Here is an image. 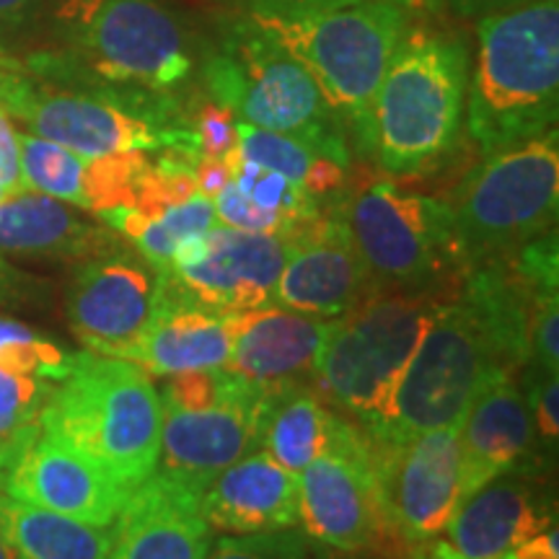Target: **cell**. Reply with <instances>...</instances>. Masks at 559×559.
I'll use <instances>...</instances> for the list:
<instances>
[{"label": "cell", "instance_id": "obj_29", "mask_svg": "<svg viewBox=\"0 0 559 559\" xmlns=\"http://www.w3.org/2000/svg\"><path fill=\"white\" fill-rule=\"evenodd\" d=\"M21 185L24 190L41 192L47 198L86 210V171L88 158L62 148L39 135H19Z\"/></svg>", "mask_w": 559, "mask_h": 559}, {"label": "cell", "instance_id": "obj_28", "mask_svg": "<svg viewBox=\"0 0 559 559\" xmlns=\"http://www.w3.org/2000/svg\"><path fill=\"white\" fill-rule=\"evenodd\" d=\"M236 151L241 158L251 160V164L264 166V169L283 174L293 185L304 187L311 198H326L342 190L345 185V164L337 158L326 156L313 148V145L304 143V140L283 135V132H272L254 128V124L241 122L236 124Z\"/></svg>", "mask_w": 559, "mask_h": 559}, {"label": "cell", "instance_id": "obj_39", "mask_svg": "<svg viewBox=\"0 0 559 559\" xmlns=\"http://www.w3.org/2000/svg\"><path fill=\"white\" fill-rule=\"evenodd\" d=\"M428 3L432 9L451 13V16L481 21L487 16H495V13H506L521 9V5L536 3V0H428Z\"/></svg>", "mask_w": 559, "mask_h": 559}, {"label": "cell", "instance_id": "obj_24", "mask_svg": "<svg viewBox=\"0 0 559 559\" xmlns=\"http://www.w3.org/2000/svg\"><path fill=\"white\" fill-rule=\"evenodd\" d=\"M115 249L111 230L75 215L66 202L19 190L0 200V251L39 260H96Z\"/></svg>", "mask_w": 559, "mask_h": 559}, {"label": "cell", "instance_id": "obj_7", "mask_svg": "<svg viewBox=\"0 0 559 559\" xmlns=\"http://www.w3.org/2000/svg\"><path fill=\"white\" fill-rule=\"evenodd\" d=\"M205 83L236 120L304 140L347 166L342 117L324 99L309 70L243 13L207 55Z\"/></svg>", "mask_w": 559, "mask_h": 559}, {"label": "cell", "instance_id": "obj_36", "mask_svg": "<svg viewBox=\"0 0 559 559\" xmlns=\"http://www.w3.org/2000/svg\"><path fill=\"white\" fill-rule=\"evenodd\" d=\"M559 298L551 296L536 309L531 321L528 337V360L536 362L542 373L557 376L559 366Z\"/></svg>", "mask_w": 559, "mask_h": 559}, {"label": "cell", "instance_id": "obj_11", "mask_svg": "<svg viewBox=\"0 0 559 559\" xmlns=\"http://www.w3.org/2000/svg\"><path fill=\"white\" fill-rule=\"evenodd\" d=\"M58 19L73 58H55L99 83L166 91L190 75L185 32L160 0H62Z\"/></svg>", "mask_w": 559, "mask_h": 559}, {"label": "cell", "instance_id": "obj_45", "mask_svg": "<svg viewBox=\"0 0 559 559\" xmlns=\"http://www.w3.org/2000/svg\"><path fill=\"white\" fill-rule=\"evenodd\" d=\"M5 194H11V192H5V190H0V200H3V198H5Z\"/></svg>", "mask_w": 559, "mask_h": 559}, {"label": "cell", "instance_id": "obj_27", "mask_svg": "<svg viewBox=\"0 0 559 559\" xmlns=\"http://www.w3.org/2000/svg\"><path fill=\"white\" fill-rule=\"evenodd\" d=\"M340 415L313 389H267L262 417V451L285 472L298 474L330 445Z\"/></svg>", "mask_w": 559, "mask_h": 559}, {"label": "cell", "instance_id": "obj_4", "mask_svg": "<svg viewBox=\"0 0 559 559\" xmlns=\"http://www.w3.org/2000/svg\"><path fill=\"white\" fill-rule=\"evenodd\" d=\"M39 423L124 492L156 472L164 407L151 376L135 362L91 349L73 355L41 404Z\"/></svg>", "mask_w": 559, "mask_h": 559}, {"label": "cell", "instance_id": "obj_18", "mask_svg": "<svg viewBox=\"0 0 559 559\" xmlns=\"http://www.w3.org/2000/svg\"><path fill=\"white\" fill-rule=\"evenodd\" d=\"M264 402L267 389L221 407H164L156 472L205 489L215 474L260 451Z\"/></svg>", "mask_w": 559, "mask_h": 559}, {"label": "cell", "instance_id": "obj_20", "mask_svg": "<svg viewBox=\"0 0 559 559\" xmlns=\"http://www.w3.org/2000/svg\"><path fill=\"white\" fill-rule=\"evenodd\" d=\"M334 319H317L290 309L236 313L234 345L226 368L262 389L298 386L313 379Z\"/></svg>", "mask_w": 559, "mask_h": 559}, {"label": "cell", "instance_id": "obj_8", "mask_svg": "<svg viewBox=\"0 0 559 559\" xmlns=\"http://www.w3.org/2000/svg\"><path fill=\"white\" fill-rule=\"evenodd\" d=\"M337 215L379 293L440 296L453 280L464 283L466 262L449 202L376 179L355 192Z\"/></svg>", "mask_w": 559, "mask_h": 559}, {"label": "cell", "instance_id": "obj_41", "mask_svg": "<svg viewBox=\"0 0 559 559\" xmlns=\"http://www.w3.org/2000/svg\"><path fill=\"white\" fill-rule=\"evenodd\" d=\"M39 0H0V26H19L32 16Z\"/></svg>", "mask_w": 559, "mask_h": 559}, {"label": "cell", "instance_id": "obj_10", "mask_svg": "<svg viewBox=\"0 0 559 559\" xmlns=\"http://www.w3.org/2000/svg\"><path fill=\"white\" fill-rule=\"evenodd\" d=\"M559 207L557 130L489 153L453 202V226L466 272L515 254L555 230Z\"/></svg>", "mask_w": 559, "mask_h": 559}, {"label": "cell", "instance_id": "obj_31", "mask_svg": "<svg viewBox=\"0 0 559 559\" xmlns=\"http://www.w3.org/2000/svg\"><path fill=\"white\" fill-rule=\"evenodd\" d=\"M262 386L249 383L241 376L230 373L228 368L190 370V373L169 376L160 391V407L169 409H207L221 404L241 402L254 396Z\"/></svg>", "mask_w": 559, "mask_h": 559}, {"label": "cell", "instance_id": "obj_16", "mask_svg": "<svg viewBox=\"0 0 559 559\" xmlns=\"http://www.w3.org/2000/svg\"><path fill=\"white\" fill-rule=\"evenodd\" d=\"M169 306L164 272L128 257L88 260L68 290V319L91 353L122 358Z\"/></svg>", "mask_w": 559, "mask_h": 559}, {"label": "cell", "instance_id": "obj_22", "mask_svg": "<svg viewBox=\"0 0 559 559\" xmlns=\"http://www.w3.org/2000/svg\"><path fill=\"white\" fill-rule=\"evenodd\" d=\"M534 443V417L513 376L492 381L459 423L461 500L500 474L526 464Z\"/></svg>", "mask_w": 559, "mask_h": 559}, {"label": "cell", "instance_id": "obj_21", "mask_svg": "<svg viewBox=\"0 0 559 559\" xmlns=\"http://www.w3.org/2000/svg\"><path fill=\"white\" fill-rule=\"evenodd\" d=\"M549 528L547 508L515 469L459 502L443 531V544L461 559H515L531 539Z\"/></svg>", "mask_w": 559, "mask_h": 559}, {"label": "cell", "instance_id": "obj_1", "mask_svg": "<svg viewBox=\"0 0 559 559\" xmlns=\"http://www.w3.org/2000/svg\"><path fill=\"white\" fill-rule=\"evenodd\" d=\"M243 16L309 70L330 107L360 140L383 70L407 32V5L391 0H247Z\"/></svg>", "mask_w": 559, "mask_h": 559}, {"label": "cell", "instance_id": "obj_35", "mask_svg": "<svg viewBox=\"0 0 559 559\" xmlns=\"http://www.w3.org/2000/svg\"><path fill=\"white\" fill-rule=\"evenodd\" d=\"M236 115L226 107H221L218 102L205 104L194 117V135H198L200 156L210 158H226L230 151L236 148Z\"/></svg>", "mask_w": 559, "mask_h": 559}, {"label": "cell", "instance_id": "obj_12", "mask_svg": "<svg viewBox=\"0 0 559 559\" xmlns=\"http://www.w3.org/2000/svg\"><path fill=\"white\" fill-rule=\"evenodd\" d=\"M370 449L383 526L417 547L436 542L461 502L459 428L370 438Z\"/></svg>", "mask_w": 559, "mask_h": 559}, {"label": "cell", "instance_id": "obj_34", "mask_svg": "<svg viewBox=\"0 0 559 559\" xmlns=\"http://www.w3.org/2000/svg\"><path fill=\"white\" fill-rule=\"evenodd\" d=\"M205 559H306L293 536L272 534H230L210 544Z\"/></svg>", "mask_w": 559, "mask_h": 559}, {"label": "cell", "instance_id": "obj_2", "mask_svg": "<svg viewBox=\"0 0 559 559\" xmlns=\"http://www.w3.org/2000/svg\"><path fill=\"white\" fill-rule=\"evenodd\" d=\"M466 94V124L485 156L557 130L559 0L477 21Z\"/></svg>", "mask_w": 559, "mask_h": 559}, {"label": "cell", "instance_id": "obj_42", "mask_svg": "<svg viewBox=\"0 0 559 559\" xmlns=\"http://www.w3.org/2000/svg\"><path fill=\"white\" fill-rule=\"evenodd\" d=\"M419 549L415 559H461L459 555H453V551L445 547L443 542H428V544H419Z\"/></svg>", "mask_w": 559, "mask_h": 559}, {"label": "cell", "instance_id": "obj_9", "mask_svg": "<svg viewBox=\"0 0 559 559\" xmlns=\"http://www.w3.org/2000/svg\"><path fill=\"white\" fill-rule=\"evenodd\" d=\"M519 368L498 332L466 298L443 304L419 340L383 440L459 428L479 391Z\"/></svg>", "mask_w": 559, "mask_h": 559}, {"label": "cell", "instance_id": "obj_44", "mask_svg": "<svg viewBox=\"0 0 559 559\" xmlns=\"http://www.w3.org/2000/svg\"><path fill=\"white\" fill-rule=\"evenodd\" d=\"M391 3H400V5H417V3H423V0H391Z\"/></svg>", "mask_w": 559, "mask_h": 559}, {"label": "cell", "instance_id": "obj_40", "mask_svg": "<svg viewBox=\"0 0 559 559\" xmlns=\"http://www.w3.org/2000/svg\"><path fill=\"white\" fill-rule=\"evenodd\" d=\"M228 181L230 169L223 158L200 156L198 164H194V185H198V194H205V198L213 200Z\"/></svg>", "mask_w": 559, "mask_h": 559}, {"label": "cell", "instance_id": "obj_26", "mask_svg": "<svg viewBox=\"0 0 559 559\" xmlns=\"http://www.w3.org/2000/svg\"><path fill=\"white\" fill-rule=\"evenodd\" d=\"M0 539L16 559H109L115 523L96 526L0 492Z\"/></svg>", "mask_w": 559, "mask_h": 559}, {"label": "cell", "instance_id": "obj_3", "mask_svg": "<svg viewBox=\"0 0 559 559\" xmlns=\"http://www.w3.org/2000/svg\"><path fill=\"white\" fill-rule=\"evenodd\" d=\"M466 86L469 50L464 39L407 26L370 102L362 151L396 177L430 169L456 145Z\"/></svg>", "mask_w": 559, "mask_h": 559}, {"label": "cell", "instance_id": "obj_19", "mask_svg": "<svg viewBox=\"0 0 559 559\" xmlns=\"http://www.w3.org/2000/svg\"><path fill=\"white\" fill-rule=\"evenodd\" d=\"M210 544L202 487L153 472L122 502L109 559H205Z\"/></svg>", "mask_w": 559, "mask_h": 559}, {"label": "cell", "instance_id": "obj_5", "mask_svg": "<svg viewBox=\"0 0 559 559\" xmlns=\"http://www.w3.org/2000/svg\"><path fill=\"white\" fill-rule=\"evenodd\" d=\"M0 107L83 158L111 153H181L200 158L194 128L164 91L99 83L60 88L0 62Z\"/></svg>", "mask_w": 559, "mask_h": 559}, {"label": "cell", "instance_id": "obj_14", "mask_svg": "<svg viewBox=\"0 0 559 559\" xmlns=\"http://www.w3.org/2000/svg\"><path fill=\"white\" fill-rule=\"evenodd\" d=\"M0 492L96 526H111L130 495L52 436L39 415L0 440Z\"/></svg>", "mask_w": 559, "mask_h": 559}, {"label": "cell", "instance_id": "obj_30", "mask_svg": "<svg viewBox=\"0 0 559 559\" xmlns=\"http://www.w3.org/2000/svg\"><path fill=\"white\" fill-rule=\"evenodd\" d=\"M223 160H226L230 169V181H234L254 205L270 210V213H280L296 228H304L309 226L311 221L321 218L319 200L311 198L304 187L285 179L283 174L251 164V160L241 158L236 148Z\"/></svg>", "mask_w": 559, "mask_h": 559}, {"label": "cell", "instance_id": "obj_23", "mask_svg": "<svg viewBox=\"0 0 559 559\" xmlns=\"http://www.w3.org/2000/svg\"><path fill=\"white\" fill-rule=\"evenodd\" d=\"M202 513L221 534L288 531L298 523V477L254 451L207 481Z\"/></svg>", "mask_w": 559, "mask_h": 559}, {"label": "cell", "instance_id": "obj_37", "mask_svg": "<svg viewBox=\"0 0 559 559\" xmlns=\"http://www.w3.org/2000/svg\"><path fill=\"white\" fill-rule=\"evenodd\" d=\"M528 404H534V412H531V417L536 419L534 428H539L542 438L547 440V443L555 445L557 443V432H559V417H557L559 379H557V376L542 373L539 386L531 391Z\"/></svg>", "mask_w": 559, "mask_h": 559}, {"label": "cell", "instance_id": "obj_38", "mask_svg": "<svg viewBox=\"0 0 559 559\" xmlns=\"http://www.w3.org/2000/svg\"><path fill=\"white\" fill-rule=\"evenodd\" d=\"M0 190L19 192L21 185V160H19V132L0 107Z\"/></svg>", "mask_w": 559, "mask_h": 559}, {"label": "cell", "instance_id": "obj_43", "mask_svg": "<svg viewBox=\"0 0 559 559\" xmlns=\"http://www.w3.org/2000/svg\"><path fill=\"white\" fill-rule=\"evenodd\" d=\"M0 559H16L13 557V551L9 549V544H5L3 539H0Z\"/></svg>", "mask_w": 559, "mask_h": 559}, {"label": "cell", "instance_id": "obj_17", "mask_svg": "<svg viewBox=\"0 0 559 559\" xmlns=\"http://www.w3.org/2000/svg\"><path fill=\"white\" fill-rule=\"evenodd\" d=\"M275 304L317 319H340L373 296L376 285L340 215L311 221L288 236Z\"/></svg>", "mask_w": 559, "mask_h": 559}, {"label": "cell", "instance_id": "obj_25", "mask_svg": "<svg viewBox=\"0 0 559 559\" xmlns=\"http://www.w3.org/2000/svg\"><path fill=\"white\" fill-rule=\"evenodd\" d=\"M234 332L236 313H215L200 306L181 304L169 290V306L158 313L148 332L122 355V360L135 362L148 376L226 368Z\"/></svg>", "mask_w": 559, "mask_h": 559}, {"label": "cell", "instance_id": "obj_6", "mask_svg": "<svg viewBox=\"0 0 559 559\" xmlns=\"http://www.w3.org/2000/svg\"><path fill=\"white\" fill-rule=\"evenodd\" d=\"M440 306L438 296L381 290L334 319L313 368L317 394L370 438H386L396 391Z\"/></svg>", "mask_w": 559, "mask_h": 559}, {"label": "cell", "instance_id": "obj_13", "mask_svg": "<svg viewBox=\"0 0 559 559\" xmlns=\"http://www.w3.org/2000/svg\"><path fill=\"white\" fill-rule=\"evenodd\" d=\"M288 236L247 234L226 226L179 243L164 270L171 296L215 313H241L275 304Z\"/></svg>", "mask_w": 559, "mask_h": 559}, {"label": "cell", "instance_id": "obj_33", "mask_svg": "<svg viewBox=\"0 0 559 559\" xmlns=\"http://www.w3.org/2000/svg\"><path fill=\"white\" fill-rule=\"evenodd\" d=\"M215 218L221 226L247 230V234H267V236H290L296 234V228L288 218H283L280 213H270L260 205H254L247 194H243L234 181H228L223 190L213 198Z\"/></svg>", "mask_w": 559, "mask_h": 559}, {"label": "cell", "instance_id": "obj_32", "mask_svg": "<svg viewBox=\"0 0 559 559\" xmlns=\"http://www.w3.org/2000/svg\"><path fill=\"white\" fill-rule=\"evenodd\" d=\"M50 389L52 381L0 368V440L39 415Z\"/></svg>", "mask_w": 559, "mask_h": 559}, {"label": "cell", "instance_id": "obj_15", "mask_svg": "<svg viewBox=\"0 0 559 559\" xmlns=\"http://www.w3.org/2000/svg\"><path fill=\"white\" fill-rule=\"evenodd\" d=\"M298 523L326 547H368L383 526L370 436L353 419L337 428L321 453L298 474Z\"/></svg>", "mask_w": 559, "mask_h": 559}]
</instances>
